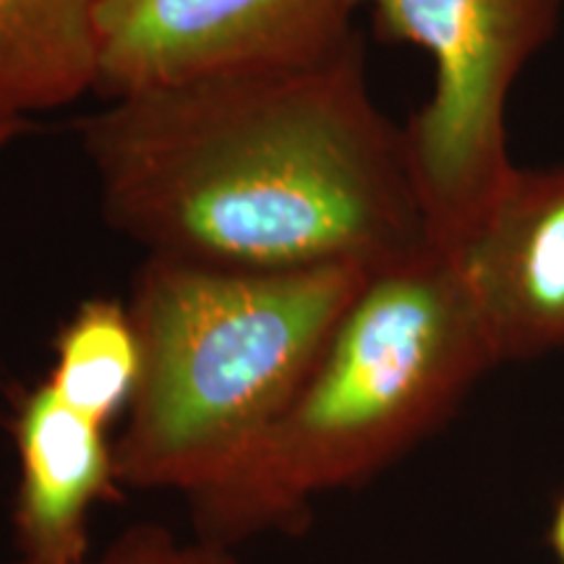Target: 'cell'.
<instances>
[{"label": "cell", "instance_id": "obj_7", "mask_svg": "<svg viewBox=\"0 0 564 564\" xmlns=\"http://www.w3.org/2000/svg\"><path fill=\"white\" fill-rule=\"evenodd\" d=\"M19 481L13 533L24 560L79 564L89 556V520L121 491L110 426L34 384L13 413Z\"/></svg>", "mask_w": 564, "mask_h": 564}, {"label": "cell", "instance_id": "obj_5", "mask_svg": "<svg viewBox=\"0 0 564 564\" xmlns=\"http://www.w3.org/2000/svg\"><path fill=\"white\" fill-rule=\"evenodd\" d=\"M356 11L352 0H100L95 95L314 66L361 40Z\"/></svg>", "mask_w": 564, "mask_h": 564}, {"label": "cell", "instance_id": "obj_2", "mask_svg": "<svg viewBox=\"0 0 564 564\" xmlns=\"http://www.w3.org/2000/svg\"><path fill=\"white\" fill-rule=\"evenodd\" d=\"M497 366L449 246L429 241L379 267L270 432L228 476L188 497L196 533L236 546L301 523L324 494L411 453Z\"/></svg>", "mask_w": 564, "mask_h": 564}, {"label": "cell", "instance_id": "obj_11", "mask_svg": "<svg viewBox=\"0 0 564 564\" xmlns=\"http://www.w3.org/2000/svg\"><path fill=\"white\" fill-rule=\"evenodd\" d=\"M549 544H552L556 564H564V494L560 497V502H556L552 528H549Z\"/></svg>", "mask_w": 564, "mask_h": 564}, {"label": "cell", "instance_id": "obj_10", "mask_svg": "<svg viewBox=\"0 0 564 564\" xmlns=\"http://www.w3.org/2000/svg\"><path fill=\"white\" fill-rule=\"evenodd\" d=\"M13 564H42L21 556ZM79 564H238L232 546L220 541L204 539L196 533L194 539H181L171 528L158 523L133 525L118 535L112 544L97 556H87Z\"/></svg>", "mask_w": 564, "mask_h": 564}, {"label": "cell", "instance_id": "obj_9", "mask_svg": "<svg viewBox=\"0 0 564 564\" xmlns=\"http://www.w3.org/2000/svg\"><path fill=\"white\" fill-rule=\"evenodd\" d=\"M141 350L129 303L82 301L58 329L45 382L63 403L110 426L129 411L139 384Z\"/></svg>", "mask_w": 564, "mask_h": 564}, {"label": "cell", "instance_id": "obj_8", "mask_svg": "<svg viewBox=\"0 0 564 564\" xmlns=\"http://www.w3.org/2000/svg\"><path fill=\"white\" fill-rule=\"evenodd\" d=\"M100 0H0V121L95 91Z\"/></svg>", "mask_w": 564, "mask_h": 564}, {"label": "cell", "instance_id": "obj_1", "mask_svg": "<svg viewBox=\"0 0 564 564\" xmlns=\"http://www.w3.org/2000/svg\"><path fill=\"white\" fill-rule=\"evenodd\" d=\"M110 228L217 270H369L426 246L405 131L361 40L335 58L105 102L82 121Z\"/></svg>", "mask_w": 564, "mask_h": 564}, {"label": "cell", "instance_id": "obj_3", "mask_svg": "<svg viewBox=\"0 0 564 564\" xmlns=\"http://www.w3.org/2000/svg\"><path fill=\"white\" fill-rule=\"evenodd\" d=\"M373 270H217L147 257L129 312L141 371L116 440L121 489L194 497L257 447Z\"/></svg>", "mask_w": 564, "mask_h": 564}, {"label": "cell", "instance_id": "obj_12", "mask_svg": "<svg viewBox=\"0 0 564 564\" xmlns=\"http://www.w3.org/2000/svg\"><path fill=\"white\" fill-rule=\"evenodd\" d=\"M32 131V121H0V152H6L13 141Z\"/></svg>", "mask_w": 564, "mask_h": 564}, {"label": "cell", "instance_id": "obj_6", "mask_svg": "<svg viewBox=\"0 0 564 564\" xmlns=\"http://www.w3.org/2000/svg\"><path fill=\"white\" fill-rule=\"evenodd\" d=\"M453 251L474 288L499 364L564 350V162L514 165Z\"/></svg>", "mask_w": 564, "mask_h": 564}, {"label": "cell", "instance_id": "obj_4", "mask_svg": "<svg viewBox=\"0 0 564 564\" xmlns=\"http://www.w3.org/2000/svg\"><path fill=\"white\" fill-rule=\"evenodd\" d=\"M387 42L429 55L432 95L403 126L429 238L457 246L514 162L507 105L528 63L560 30L564 0H352Z\"/></svg>", "mask_w": 564, "mask_h": 564}]
</instances>
